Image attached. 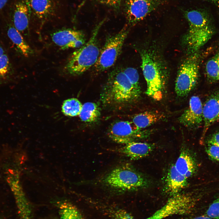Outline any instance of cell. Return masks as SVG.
Wrapping results in <instances>:
<instances>
[{"instance_id":"obj_1","label":"cell","mask_w":219,"mask_h":219,"mask_svg":"<svg viewBox=\"0 0 219 219\" xmlns=\"http://www.w3.org/2000/svg\"><path fill=\"white\" fill-rule=\"evenodd\" d=\"M140 95L134 88L123 68H116L110 73L101 98L106 105L119 108L134 103Z\"/></svg>"},{"instance_id":"obj_2","label":"cell","mask_w":219,"mask_h":219,"mask_svg":"<svg viewBox=\"0 0 219 219\" xmlns=\"http://www.w3.org/2000/svg\"><path fill=\"white\" fill-rule=\"evenodd\" d=\"M104 20L95 27L89 41L69 56L64 68L67 74L72 76L81 75L96 63L100 52L97 35Z\"/></svg>"},{"instance_id":"obj_3","label":"cell","mask_w":219,"mask_h":219,"mask_svg":"<svg viewBox=\"0 0 219 219\" xmlns=\"http://www.w3.org/2000/svg\"><path fill=\"white\" fill-rule=\"evenodd\" d=\"M186 17L189 23L188 32L184 41L189 51L194 53L211 38L214 31L208 15L198 10L187 11Z\"/></svg>"},{"instance_id":"obj_4","label":"cell","mask_w":219,"mask_h":219,"mask_svg":"<svg viewBox=\"0 0 219 219\" xmlns=\"http://www.w3.org/2000/svg\"><path fill=\"white\" fill-rule=\"evenodd\" d=\"M141 68L146 82L145 93L156 101L163 98L165 88L166 73L163 64L152 53L147 50L141 51Z\"/></svg>"},{"instance_id":"obj_5","label":"cell","mask_w":219,"mask_h":219,"mask_svg":"<svg viewBox=\"0 0 219 219\" xmlns=\"http://www.w3.org/2000/svg\"><path fill=\"white\" fill-rule=\"evenodd\" d=\"M103 183L111 189L121 191H134L148 185L147 179L131 165L125 163L117 166L106 174Z\"/></svg>"},{"instance_id":"obj_6","label":"cell","mask_w":219,"mask_h":219,"mask_svg":"<svg viewBox=\"0 0 219 219\" xmlns=\"http://www.w3.org/2000/svg\"><path fill=\"white\" fill-rule=\"evenodd\" d=\"M202 192L180 193L171 196L162 207L145 219H163L174 215L189 214L202 197Z\"/></svg>"},{"instance_id":"obj_7","label":"cell","mask_w":219,"mask_h":219,"mask_svg":"<svg viewBox=\"0 0 219 219\" xmlns=\"http://www.w3.org/2000/svg\"><path fill=\"white\" fill-rule=\"evenodd\" d=\"M129 31V26L126 24L117 33L106 39L93 66L96 72H102L114 65L121 54Z\"/></svg>"},{"instance_id":"obj_8","label":"cell","mask_w":219,"mask_h":219,"mask_svg":"<svg viewBox=\"0 0 219 219\" xmlns=\"http://www.w3.org/2000/svg\"><path fill=\"white\" fill-rule=\"evenodd\" d=\"M199 66L197 55L190 56L183 62L176 78L175 91L177 96H186L196 85L199 77Z\"/></svg>"},{"instance_id":"obj_9","label":"cell","mask_w":219,"mask_h":219,"mask_svg":"<svg viewBox=\"0 0 219 219\" xmlns=\"http://www.w3.org/2000/svg\"><path fill=\"white\" fill-rule=\"evenodd\" d=\"M147 131L138 129L132 122L118 121L113 123L108 131L109 137L114 142L124 144L148 136Z\"/></svg>"},{"instance_id":"obj_10","label":"cell","mask_w":219,"mask_h":219,"mask_svg":"<svg viewBox=\"0 0 219 219\" xmlns=\"http://www.w3.org/2000/svg\"><path fill=\"white\" fill-rule=\"evenodd\" d=\"M161 0H126L125 13L128 26L134 25L155 10Z\"/></svg>"},{"instance_id":"obj_11","label":"cell","mask_w":219,"mask_h":219,"mask_svg":"<svg viewBox=\"0 0 219 219\" xmlns=\"http://www.w3.org/2000/svg\"><path fill=\"white\" fill-rule=\"evenodd\" d=\"M52 40L55 44L64 50L70 48H79L85 43L84 34L80 30L65 29L54 33Z\"/></svg>"},{"instance_id":"obj_12","label":"cell","mask_w":219,"mask_h":219,"mask_svg":"<svg viewBox=\"0 0 219 219\" xmlns=\"http://www.w3.org/2000/svg\"><path fill=\"white\" fill-rule=\"evenodd\" d=\"M203 110L200 99L198 96H193L189 99V107L179 118V121L188 128H197L203 121Z\"/></svg>"},{"instance_id":"obj_13","label":"cell","mask_w":219,"mask_h":219,"mask_svg":"<svg viewBox=\"0 0 219 219\" xmlns=\"http://www.w3.org/2000/svg\"><path fill=\"white\" fill-rule=\"evenodd\" d=\"M30 8L31 14L46 20L56 15L60 5L58 0H26Z\"/></svg>"},{"instance_id":"obj_14","label":"cell","mask_w":219,"mask_h":219,"mask_svg":"<svg viewBox=\"0 0 219 219\" xmlns=\"http://www.w3.org/2000/svg\"><path fill=\"white\" fill-rule=\"evenodd\" d=\"M203 137L209 127L219 120V91L213 92L207 98L203 106Z\"/></svg>"},{"instance_id":"obj_15","label":"cell","mask_w":219,"mask_h":219,"mask_svg":"<svg viewBox=\"0 0 219 219\" xmlns=\"http://www.w3.org/2000/svg\"><path fill=\"white\" fill-rule=\"evenodd\" d=\"M187 179L179 172L174 164L167 171L165 181L164 192L170 196L180 193L187 185Z\"/></svg>"},{"instance_id":"obj_16","label":"cell","mask_w":219,"mask_h":219,"mask_svg":"<svg viewBox=\"0 0 219 219\" xmlns=\"http://www.w3.org/2000/svg\"><path fill=\"white\" fill-rule=\"evenodd\" d=\"M31 15L26 0H20L15 4L12 15L13 25L21 33L28 30Z\"/></svg>"},{"instance_id":"obj_17","label":"cell","mask_w":219,"mask_h":219,"mask_svg":"<svg viewBox=\"0 0 219 219\" xmlns=\"http://www.w3.org/2000/svg\"><path fill=\"white\" fill-rule=\"evenodd\" d=\"M154 148L153 144L135 141L124 144L117 151L130 159L136 160L148 156Z\"/></svg>"},{"instance_id":"obj_18","label":"cell","mask_w":219,"mask_h":219,"mask_svg":"<svg viewBox=\"0 0 219 219\" xmlns=\"http://www.w3.org/2000/svg\"><path fill=\"white\" fill-rule=\"evenodd\" d=\"M174 165L177 170L187 179L192 176L197 169L194 158L186 148L182 149Z\"/></svg>"},{"instance_id":"obj_19","label":"cell","mask_w":219,"mask_h":219,"mask_svg":"<svg viewBox=\"0 0 219 219\" xmlns=\"http://www.w3.org/2000/svg\"><path fill=\"white\" fill-rule=\"evenodd\" d=\"M21 34L13 25H9L7 30L8 37L20 53L24 57H28L32 54L33 51Z\"/></svg>"},{"instance_id":"obj_20","label":"cell","mask_w":219,"mask_h":219,"mask_svg":"<svg viewBox=\"0 0 219 219\" xmlns=\"http://www.w3.org/2000/svg\"><path fill=\"white\" fill-rule=\"evenodd\" d=\"M165 115L160 112L147 111L135 115L132 122L139 129L144 128L163 119Z\"/></svg>"},{"instance_id":"obj_21","label":"cell","mask_w":219,"mask_h":219,"mask_svg":"<svg viewBox=\"0 0 219 219\" xmlns=\"http://www.w3.org/2000/svg\"><path fill=\"white\" fill-rule=\"evenodd\" d=\"M54 204L58 210L59 219H85L78 208L68 201H58Z\"/></svg>"},{"instance_id":"obj_22","label":"cell","mask_w":219,"mask_h":219,"mask_svg":"<svg viewBox=\"0 0 219 219\" xmlns=\"http://www.w3.org/2000/svg\"><path fill=\"white\" fill-rule=\"evenodd\" d=\"M100 115V109L98 105L94 103L88 102L82 105L79 116L82 121L92 123L97 121Z\"/></svg>"},{"instance_id":"obj_23","label":"cell","mask_w":219,"mask_h":219,"mask_svg":"<svg viewBox=\"0 0 219 219\" xmlns=\"http://www.w3.org/2000/svg\"><path fill=\"white\" fill-rule=\"evenodd\" d=\"M82 105L77 99L71 98L64 101L61 106V111L66 116L74 117L79 115Z\"/></svg>"},{"instance_id":"obj_24","label":"cell","mask_w":219,"mask_h":219,"mask_svg":"<svg viewBox=\"0 0 219 219\" xmlns=\"http://www.w3.org/2000/svg\"><path fill=\"white\" fill-rule=\"evenodd\" d=\"M205 71L209 81L213 82L219 81V52L207 62Z\"/></svg>"},{"instance_id":"obj_25","label":"cell","mask_w":219,"mask_h":219,"mask_svg":"<svg viewBox=\"0 0 219 219\" xmlns=\"http://www.w3.org/2000/svg\"><path fill=\"white\" fill-rule=\"evenodd\" d=\"M13 73L12 64L8 56L5 53L0 57V82L9 79Z\"/></svg>"},{"instance_id":"obj_26","label":"cell","mask_w":219,"mask_h":219,"mask_svg":"<svg viewBox=\"0 0 219 219\" xmlns=\"http://www.w3.org/2000/svg\"><path fill=\"white\" fill-rule=\"evenodd\" d=\"M123 71L126 75L134 88L141 95V91L139 82V75L137 70L132 67H127L123 68Z\"/></svg>"},{"instance_id":"obj_27","label":"cell","mask_w":219,"mask_h":219,"mask_svg":"<svg viewBox=\"0 0 219 219\" xmlns=\"http://www.w3.org/2000/svg\"><path fill=\"white\" fill-rule=\"evenodd\" d=\"M206 215L213 219H219V195L209 207Z\"/></svg>"},{"instance_id":"obj_28","label":"cell","mask_w":219,"mask_h":219,"mask_svg":"<svg viewBox=\"0 0 219 219\" xmlns=\"http://www.w3.org/2000/svg\"><path fill=\"white\" fill-rule=\"evenodd\" d=\"M206 151L210 158L213 160L219 162V146L207 144Z\"/></svg>"},{"instance_id":"obj_29","label":"cell","mask_w":219,"mask_h":219,"mask_svg":"<svg viewBox=\"0 0 219 219\" xmlns=\"http://www.w3.org/2000/svg\"><path fill=\"white\" fill-rule=\"evenodd\" d=\"M100 3L112 8L116 10H119L123 0H97Z\"/></svg>"},{"instance_id":"obj_30","label":"cell","mask_w":219,"mask_h":219,"mask_svg":"<svg viewBox=\"0 0 219 219\" xmlns=\"http://www.w3.org/2000/svg\"><path fill=\"white\" fill-rule=\"evenodd\" d=\"M207 144H212L219 146V132H216L209 137Z\"/></svg>"},{"instance_id":"obj_31","label":"cell","mask_w":219,"mask_h":219,"mask_svg":"<svg viewBox=\"0 0 219 219\" xmlns=\"http://www.w3.org/2000/svg\"><path fill=\"white\" fill-rule=\"evenodd\" d=\"M185 219H213L207 215L200 216L193 218H185Z\"/></svg>"},{"instance_id":"obj_32","label":"cell","mask_w":219,"mask_h":219,"mask_svg":"<svg viewBox=\"0 0 219 219\" xmlns=\"http://www.w3.org/2000/svg\"><path fill=\"white\" fill-rule=\"evenodd\" d=\"M8 0H0V12L6 5Z\"/></svg>"},{"instance_id":"obj_33","label":"cell","mask_w":219,"mask_h":219,"mask_svg":"<svg viewBox=\"0 0 219 219\" xmlns=\"http://www.w3.org/2000/svg\"><path fill=\"white\" fill-rule=\"evenodd\" d=\"M212 3L219 8V0H205Z\"/></svg>"},{"instance_id":"obj_34","label":"cell","mask_w":219,"mask_h":219,"mask_svg":"<svg viewBox=\"0 0 219 219\" xmlns=\"http://www.w3.org/2000/svg\"><path fill=\"white\" fill-rule=\"evenodd\" d=\"M5 53V50L2 45L0 43V57Z\"/></svg>"}]
</instances>
